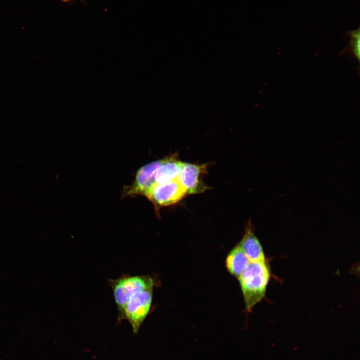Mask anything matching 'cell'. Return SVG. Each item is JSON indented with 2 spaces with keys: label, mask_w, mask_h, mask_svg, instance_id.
<instances>
[{
  "label": "cell",
  "mask_w": 360,
  "mask_h": 360,
  "mask_svg": "<svg viewBox=\"0 0 360 360\" xmlns=\"http://www.w3.org/2000/svg\"><path fill=\"white\" fill-rule=\"evenodd\" d=\"M108 282L113 292L118 318L132 294L140 290L154 288V284L153 278L149 276H124Z\"/></svg>",
  "instance_id": "cell-2"
},
{
  "label": "cell",
  "mask_w": 360,
  "mask_h": 360,
  "mask_svg": "<svg viewBox=\"0 0 360 360\" xmlns=\"http://www.w3.org/2000/svg\"><path fill=\"white\" fill-rule=\"evenodd\" d=\"M182 162L172 155L161 160L155 174L156 184L165 183L178 178Z\"/></svg>",
  "instance_id": "cell-8"
},
{
  "label": "cell",
  "mask_w": 360,
  "mask_h": 360,
  "mask_svg": "<svg viewBox=\"0 0 360 360\" xmlns=\"http://www.w3.org/2000/svg\"><path fill=\"white\" fill-rule=\"evenodd\" d=\"M249 262L240 246L238 244L228 254L226 264L230 273L238 278Z\"/></svg>",
  "instance_id": "cell-9"
},
{
  "label": "cell",
  "mask_w": 360,
  "mask_h": 360,
  "mask_svg": "<svg viewBox=\"0 0 360 360\" xmlns=\"http://www.w3.org/2000/svg\"><path fill=\"white\" fill-rule=\"evenodd\" d=\"M348 35L350 38L349 44L340 54V56L348 55L353 58H356L360 62V39L359 29L349 32Z\"/></svg>",
  "instance_id": "cell-10"
},
{
  "label": "cell",
  "mask_w": 360,
  "mask_h": 360,
  "mask_svg": "<svg viewBox=\"0 0 360 360\" xmlns=\"http://www.w3.org/2000/svg\"><path fill=\"white\" fill-rule=\"evenodd\" d=\"M187 194L178 178L162 184H156L146 197L150 201L157 212L166 206L174 204Z\"/></svg>",
  "instance_id": "cell-4"
},
{
  "label": "cell",
  "mask_w": 360,
  "mask_h": 360,
  "mask_svg": "<svg viewBox=\"0 0 360 360\" xmlns=\"http://www.w3.org/2000/svg\"><path fill=\"white\" fill-rule=\"evenodd\" d=\"M153 288L140 290L132 294L126 303L119 320H127L134 334H137L150 310Z\"/></svg>",
  "instance_id": "cell-3"
},
{
  "label": "cell",
  "mask_w": 360,
  "mask_h": 360,
  "mask_svg": "<svg viewBox=\"0 0 360 360\" xmlns=\"http://www.w3.org/2000/svg\"><path fill=\"white\" fill-rule=\"evenodd\" d=\"M270 276V267L266 260L250 262L238 278L248 312L264 298Z\"/></svg>",
  "instance_id": "cell-1"
},
{
  "label": "cell",
  "mask_w": 360,
  "mask_h": 360,
  "mask_svg": "<svg viewBox=\"0 0 360 360\" xmlns=\"http://www.w3.org/2000/svg\"><path fill=\"white\" fill-rule=\"evenodd\" d=\"M238 244L250 262L266 260L262 247L254 234L250 220L246 224L244 234Z\"/></svg>",
  "instance_id": "cell-7"
},
{
  "label": "cell",
  "mask_w": 360,
  "mask_h": 360,
  "mask_svg": "<svg viewBox=\"0 0 360 360\" xmlns=\"http://www.w3.org/2000/svg\"><path fill=\"white\" fill-rule=\"evenodd\" d=\"M160 162L161 160H156L141 167L137 172L132 184L124 188L122 196L138 195L146 196L156 184L155 174Z\"/></svg>",
  "instance_id": "cell-5"
},
{
  "label": "cell",
  "mask_w": 360,
  "mask_h": 360,
  "mask_svg": "<svg viewBox=\"0 0 360 360\" xmlns=\"http://www.w3.org/2000/svg\"><path fill=\"white\" fill-rule=\"evenodd\" d=\"M207 168L206 164L182 162L178 180L186 190V194H199L208 190V186L202 180Z\"/></svg>",
  "instance_id": "cell-6"
}]
</instances>
